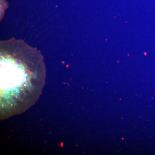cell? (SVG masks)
Segmentation results:
<instances>
[{
	"label": "cell",
	"mask_w": 155,
	"mask_h": 155,
	"mask_svg": "<svg viewBox=\"0 0 155 155\" xmlns=\"http://www.w3.org/2000/svg\"><path fill=\"white\" fill-rule=\"evenodd\" d=\"M46 77L39 50L12 38L0 42V119L22 114L41 94Z\"/></svg>",
	"instance_id": "6da1fadb"
}]
</instances>
